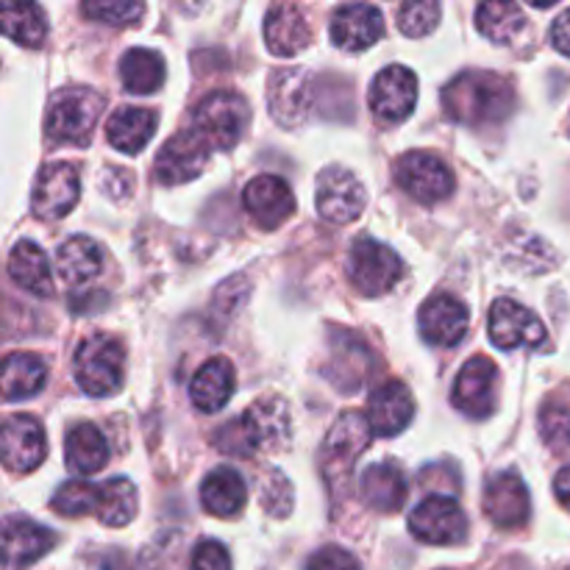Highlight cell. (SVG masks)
<instances>
[{
  "instance_id": "8fae6325",
  "label": "cell",
  "mask_w": 570,
  "mask_h": 570,
  "mask_svg": "<svg viewBox=\"0 0 570 570\" xmlns=\"http://www.w3.org/2000/svg\"><path fill=\"white\" fill-rule=\"evenodd\" d=\"M267 109L282 128L304 126L312 111V78L301 67H282L267 83Z\"/></svg>"
},
{
  "instance_id": "836d02e7",
  "label": "cell",
  "mask_w": 570,
  "mask_h": 570,
  "mask_svg": "<svg viewBox=\"0 0 570 570\" xmlns=\"http://www.w3.org/2000/svg\"><path fill=\"white\" fill-rule=\"evenodd\" d=\"M476 28L493 42L507 45L515 42L521 31L527 28V14L518 3H507V0H490L476 9Z\"/></svg>"
},
{
  "instance_id": "d4e9b609",
  "label": "cell",
  "mask_w": 570,
  "mask_h": 570,
  "mask_svg": "<svg viewBox=\"0 0 570 570\" xmlns=\"http://www.w3.org/2000/svg\"><path fill=\"white\" fill-rule=\"evenodd\" d=\"M234 387H237L234 365L223 356H215L195 373L193 384H189V395H193V404L200 412L212 415V412H220L232 401Z\"/></svg>"
},
{
  "instance_id": "9a60e30c",
  "label": "cell",
  "mask_w": 570,
  "mask_h": 570,
  "mask_svg": "<svg viewBox=\"0 0 570 570\" xmlns=\"http://www.w3.org/2000/svg\"><path fill=\"white\" fill-rule=\"evenodd\" d=\"M495 393H499V367L488 356H473L460 371L451 399L456 410L482 421L495 412Z\"/></svg>"
},
{
  "instance_id": "b9f144b4",
  "label": "cell",
  "mask_w": 570,
  "mask_h": 570,
  "mask_svg": "<svg viewBox=\"0 0 570 570\" xmlns=\"http://www.w3.org/2000/svg\"><path fill=\"white\" fill-rule=\"evenodd\" d=\"M306 570H362L356 557L351 551L340 549V546H326V549L317 551L309 560Z\"/></svg>"
},
{
  "instance_id": "3957f363",
  "label": "cell",
  "mask_w": 570,
  "mask_h": 570,
  "mask_svg": "<svg viewBox=\"0 0 570 570\" xmlns=\"http://www.w3.org/2000/svg\"><path fill=\"white\" fill-rule=\"evenodd\" d=\"M104 106V95H98L95 89H61L48 106L45 131L56 142L87 145Z\"/></svg>"
},
{
  "instance_id": "ba28073f",
  "label": "cell",
  "mask_w": 570,
  "mask_h": 570,
  "mask_svg": "<svg viewBox=\"0 0 570 570\" xmlns=\"http://www.w3.org/2000/svg\"><path fill=\"white\" fill-rule=\"evenodd\" d=\"M317 212L334 226H348L365 212L367 193L360 178L345 167H326L315 187Z\"/></svg>"
},
{
  "instance_id": "d6a6232c",
  "label": "cell",
  "mask_w": 570,
  "mask_h": 570,
  "mask_svg": "<svg viewBox=\"0 0 570 570\" xmlns=\"http://www.w3.org/2000/svg\"><path fill=\"white\" fill-rule=\"evenodd\" d=\"M48 367L37 354H11L3 365V399L22 401L37 395L45 387Z\"/></svg>"
},
{
  "instance_id": "603a6c76",
  "label": "cell",
  "mask_w": 570,
  "mask_h": 570,
  "mask_svg": "<svg viewBox=\"0 0 570 570\" xmlns=\"http://www.w3.org/2000/svg\"><path fill=\"white\" fill-rule=\"evenodd\" d=\"M265 39L273 56L289 59V56H298L309 48L312 28L298 6L278 3L265 17Z\"/></svg>"
},
{
  "instance_id": "8992f818",
  "label": "cell",
  "mask_w": 570,
  "mask_h": 570,
  "mask_svg": "<svg viewBox=\"0 0 570 570\" xmlns=\"http://www.w3.org/2000/svg\"><path fill=\"white\" fill-rule=\"evenodd\" d=\"M395 181L421 204H438L454 193V173L432 150H410L395 161Z\"/></svg>"
},
{
  "instance_id": "7bdbcfd3",
  "label": "cell",
  "mask_w": 570,
  "mask_h": 570,
  "mask_svg": "<svg viewBox=\"0 0 570 570\" xmlns=\"http://www.w3.org/2000/svg\"><path fill=\"white\" fill-rule=\"evenodd\" d=\"M193 570H232V557L223 549V543H217V540H204V543L195 549Z\"/></svg>"
},
{
  "instance_id": "52a82bcc",
  "label": "cell",
  "mask_w": 570,
  "mask_h": 570,
  "mask_svg": "<svg viewBox=\"0 0 570 570\" xmlns=\"http://www.w3.org/2000/svg\"><path fill=\"white\" fill-rule=\"evenodd\" d=\"M401 273H404L401 256L390 245L365 237L351 248L348 276L362 295L387 293L399 284Z\"/></svg>"
},
{
  "instance_id": "277c9868",
  "label": "cell",
  "mask_w": 570,
  "mask_h": 570,
  "mask_svg": "<svg viewBox=\"0 0 570 570\" xmlns=\"http://www.w3.org/2000/svg\"><path fill=\"white\" fill-rule=\"evenodd\" d=\"M248 104L237 92H212L195 109V131L212 150H232L248 128Z\"/></svg>"
},
{
  "instance_id": "f35d334b",
  "label": "cell",
  "mask_w": 570,
  "mask_h": 570,
  "mask_svg": "<svg viewBox=\"0 0 570 570\" xmlns=\"http://www.w3.org/2000/svg\"><path fill=\"white\" fill-rule=\"evenodd\" d=\"M145 11L142 3H128V0H100V3H83V14L89 20L109 22V26H131L134 20H139Z\"/></svg>"
},
{
  "instance_id": "d6986e66",
  "label": "cell",
  "mask_w": 570,
  "mask_h": 570,
  "mask_svg": "<svg viewBox=\"0 0 570 570\" xmlns=\"http://www.w3.org/2000/svg\"><path fill=\"white\" fill-rule=\"evenodd\" d=\"M532 510L529 501V490L518 473H495L484 490V512L490 521L501 529H515L523 527Z\"/></svg>"
},
{
  "instance_id": "f1b7e54d",
  "label": "cell",
  "mask_w": 570,
  "mask_h": 570,
  "mask_svg": "<svg viewBox=\"0 0 570 570\" xmlns=\"http://www.w3.org/2000/svg\"><path fill=\"white\" fill-rule=\"evenodd\" d=\"M360 495L371 510L399 512L406 501V482L401 468L395 465H371L360 479Z\"/></svg>"
},
{
  "instance_id": "4316f807",
  "label": "cell",
  "mask_w": 570,
  "mask_h": 570,
  "mask_svg": "<svg viewBox=\"0 0 570 570\" xmlns=\"http://www.w3.org/2000/svg\"><path fill=\"white\" fill-rule=\"evenodd\" d=\"M65 460L78 476L104 471L109 462V443L95 423H76L65 438Z\"/></svg>"
},
{
  "instance_id": "4dcf8cb0",
  "label": "cell",
  "mask_w": 570,
  "mask_h": 570,
  "mask_svg": "<svg viewBox=\"0 0 570 570\" xmlns=\"http://www.w3.org/2000/svg\"><path fill=\"white\" fill-rule=\"evenodd\" d=\"M104 267V254L89 237H70L56 250V271L70 287L92 282Z\"/></svg>"
},
{
  "instance_id": "ee69618b",
  "label": "cell",
  "mask_w": 570,
  "mask_h": 570,
  "mask_svg": "<svg viewBox=\"0 0 570 570\" xmlns=\"http://www.w3.org/2000/svg\"><path fill=\"white\" fill-rule=\"evenodd\" d=\"M551 42H554L560 53L570 56V9L562 11L554 20V26H551Z\"/></svg>"
},
{
  "instance_id": "d590c367",
  "label": "cell",
  "mask_w": 570,
  "mask_h": 570,
  "mask_svg": "<svg viewBox=\"0 0 570 570\" xmlns=\"http://www.w3.org/2000/svg\"><path fill=\"white\" fill-rule=\"evenodd\" d=\"M137 515V490L128 479H111L100 488L98 521L104 527H128Z\"/></svg>"
},
{
  "instance_id": "484cf974",
  "label": "cell",
  "mask_w": 570,
  "mask_h": 570,
  "mask_svg": "<svg viewBox=\"0 0 570 570\" xmlns=\"http://www.w3.org/2000/svg\"><path fill=\"white\" fill-rule=\"evenodd\" d=\"M156 122H159V117L150 109H142V106H120L109 117L106 137H109L111 148L120 150V154H139L154 139Z\"/></svg>"
},
{
  "instance_id": "5b68a950",
  "label": "cell",
  "mask_w": 570,
  "mask_h": 570,
  "mask_svg": "<svg viewBox=\"0 0 570 570\" xmlns=\"http://www.w3.org/2000/svg\"><path fill=\"white\" fill-rule=\"evenodd\" d=\"M371 438L373 429L367 423V415H362V412H343L337 417V423L326 434V443L321 449V468L328 484H340L343 479L351 476L354 462L367 449Z\"/></svg>"
},
{
  "instance_id": "8d00e7d4",
  "label": "cell",
  "mask_w": 570,
  "mask_h": 570,
  "mask_svg": "<svg viewBox=\"0 0 570 570\" xmlns=\"http://www.w3.org/2000/svg\"><path fill=\"white\" fill-rule=\"evenodd\" d=\"M50 507H53L59 515H70V518L89 515V512H95V515H98L100 488L92 482H83V479L67 482L56 490V495L50 499Z\"/></svg>"
},
{
  "instance_id": "e575fe53",
  "label": "cell",
  "mask_w": 570,
  "mask_h": 570,
  "mask_svg": "<svg viewBox=\"0 0 570 570\" xmlns=\"http://www.w3.org/2000/svg\"><path fill=\"white\" fill-rule=\"evenodd\" d=\"M0 28L9 39L26 48H39L48 37V20H45L42 6L22 3V6H6L0 11Z\"/></svg>"
},
{
  "instance_id": "cb8c5ba5",
  "label": "cell",
  "mask_w": 570,
  "mask_h": 570,
  "mask_svg": "<svg viewBox=\"0 0 570 570\" xmlns=\"http://www.w3.org/2000/svg\"><path fill=\"white\" fill-rule=\"evenodd\" d=\"M56 538L50 529L28 521L22 515H9L3 523V557L9 568H26L53 549Z\"/></svg>"
},
{
  "instance_id": "ac0fdd59",
  "label": "cell",
  "mask_w": 570,
  "mask_h": 570,
  "mask_svg": "<svg viewBox=\"0 0 570 570\" xmlns=\"http://www.w3.org/2000/svg\"><path fill=\"white\" fill-rule=\"evenodd\" d=\"M245 440H248L250 451L256 449H282L289 440V410L278 395L271 399H259L248 406V412L239 421Z\"/></svg>"
},
{
  "instance_id": "7a4b0ae2",
  "label": "cell",
  "mask_w": 570,
  "mask_h": 570,
  "mask_svg": "<svg viewBox=\"0 0 570 570\" xmlns=\"http://www.w3.org/2000/svg\"><path fill=\"white\" fill-rule=\"evenodd\" d=\"M72 376L78 387L92 399H109L120 393L126 379V348L120 340L104 332L89 334L72 356Z\"/></svg>"
},
{
  "instance_id": "ab89813d",
  "label": "cell",
  "mask_w": 570,
  "mask_h": 570,
  "mask_svg": "<svg viewBox=\"0 0 570 570\" xmlns=\"http://www.w3.org/2000/svg\"><path fill=\"white\" fill-rule=\"evenodd\" d=\"M540 434L551 449H570V410L546 406L540 412Z\"/></svg>"
},
{
  "instance_id": "6da1fadb",
  "label": "cell",
  "mask_w": 570,
  "mask_h": 570,
  "mask_svg": "<svg viewBox=\"0 0 570 570\" xmlns=\"http://www.w3.org/2000/svg\"><path fill=\"white\" fill-rule=\"evenodd\" d=\"M445 111L451 120L465 126H484L507 117L515 104L512 87L495 72L468 70L456 76L443 92Z\"/></svg>"
},
{
  "instance_id": "2e32d148",
  "label": "cell",
  "mask_w": 570,
  "mask_h": 570,
  "mask_svg": "<svg viewBox=\"0 0 570 570\" xmlns=\"http://www.w3.org/2000/svg\"><path fill=\"white\" fill-rule=\"evenodd\" d=\"M384 37V17L371 3H345L332 17V42L340 50H367Z\"/></svg>"
},
{
  "instance_id": "ffe728a7",
  "label": "cell",
  "mask_w": 570,
  "mask_h": 570,
  "mask_svg": "<svg viewBox=\"0 0 570 570\" xmlns=\"http://www.w3.org/2000/svg\"><path fill=\"white\" fill-rule=\"evenodd\" d=\"M45 432L31 415H11L3 423V465L14 473H28L42 465Z\"/></svg>"
},
{
  "instance_id": "7c38bea8",
  "label": "cell",
  "mask_w": 570,
  "mask_h": 570,
  "mask_svg": "<svg viewBox=\"0 0 570 570\" xmlns=\"http://www.w3.org/2000/svg\"><path fill=\"white\" fill-rule=\"evenodd\" d=\"M490 340L495 348H540L546 343V326L532 309L512 298H499L490 309Z\"/></svg>"
},
{
  "instance_id": "60d3db41",
  "label": "cell",
  "mask_w": 570,
  "mask_h": 570,
  "mask_svg": "<svg viewBox=\"0 0 570 570\" xmlns=\"http://www.w3.org/2000/svg\"><path fill=\"white\" fill-rule=\"evenodd\" d=\"M276 495H282L284 501H293V488H289V482L282 473L271 471L259 479V504L262 510H267L271 515H278Z\"/></svg>"
},
{
  "instance_id": "1f68e13d",
  "label": "cell",
  "mask_w": 570,
  "mask_h": 570,
  "mask_svg": "<svg viewBox=\"0 0 570 570\" xmlns=\"http://www.w3.org/2000/svg\"><path fill=\"white\" fill-rule=\"evenodd\" d=\"M165 59L150 48H134L120 59V81L126 92L150 95L165 83Z\"/></svg>"
},
{
  "instance_id": "f6af8a7d",
  "label": "cell",
  "mask_w": 570,
  "mask_h": 570,
  "mask_svg": "<svg viewBox=\"0 0 570 570\" xmlns=\"http://www.w3.org/2000/svg\"><path fill=\"white\" fill-rule=\"evenodd\" d=\"M554 490H557V499L562 501V507L570 510V465L560 471V476H557L554 482Z\"/></svg>"
},
{
  "instance_id": "74e56055",
  "label": "cell",
  "mask_w": 570,
  "mask_h": 570,
  "mask_svg": "<svg viewBox=\"0 0 570 570\" xmlns=\"http://www.w3.org/2000/svg\"><path fill=\"white\" fill-rule=\"evenodd\" d=\"M440 14H443L440 3H432V0H410V3H404L399 9L401 33H406L412 39L426 37V33H432L438 28Z\"/></svg>"
},
{
  "instance_id": "f546056e",
  "label": "cell",
  "mask_w": 570,
  "mask_h": 570,
  "mask_svg": "<svg viewBox=\"0 0 570 570\" xmlns=\"http://www.w3.org/2000/svg\"><path fill=\"white\" fill-rule=\"evenodd\" d=\"M245 499H248L245 479L234 468H217L200 484V504L217 518H234L243 512Z\"/></svg>"
},
{
  "instance_id": "30bf717a",
  "label": "cell",
  "mask_w": 570,
  "mask_h": 570,
  "mask_svg": "<svg viewBox=\"0 0 570 570\" xmlns=\"http://www.w3.org/2000/svg\"><path fill=\"white\" fill-rule=\"evenodd\" d=\"M81 195V181H78L76 167L67 161H50L39 170L37 184L31 193V212L45 223L61 220L70 215Z\"/></svg>"
},
{
  "instance_id": "9c48e42d",
  "label": "cell",
  "mask_w": 570,
  "mask_h": 570,
  "mask_svg": "<svg viewBox=\"0 0 570 570\" xmlns=\"http://www.w3.org/2000/svg\"><path fill=\"white\" fill-rule=\"evenodd\" d=\"M410 532L426 546H456L468 538V518L449 495H429L412 510Z\"/></svg>"
},
{
  "instance_id": "5bb4252c",
  "label": "cell",
  "mask_w": 570,
  "mask_h": 570,
  "mask_svg": "<svg viewBox=\"0 0 570 570\" xmlns=\"http://www.w3.org/2000/svg\"><path fill=\"white\" fill-rule=\"evenodd\" d=\"M367 104H371V111L382 122L406 120L417 104V76L410 67H387V70L373 78Z\"/></svg>"
},
{
  "instance_id": "4fadbf2b",
  "label": "cell",
  "mask_w": 570,
  "mask_h": 570,
  "mask_svg": "<svg viewBox=\"0 0 570 570\" xmlns=\"http://www.w3.org/2000/svg\"><path fill=\"white\" fill-rule=\"evenodd\" d=\"M209 145L198 131H178L161 145L156 156V178L167 187L198 178L209 165Z\"/></svg>"
},
{
  "instance_id": "7402d4cb",
  "label": "cell",
  "mask_w": 570,
  "mask_h": 570,
  "mask_svg": "<svg viewBox=\"0 0 570 570\" xmlns=\"http://www.w3.org/2000/svg\"><path fill=\"white\" fill-rule=\"evenodd\" d=\"M468 323L465 304L449 293L432 295L421 309V332L432 345H456L468 334Z\"/></svg>"
},
{
  "instance_id": "83f0119b",
  "label": "cell",
  "mask_w": 570,
  "mask_h": 570,
  "mask_svg": "<svg viewBox=\"0 0 570 570\" xmlns=\"http://www.w3.org/2000/svg\"><path fill=\"white\" fill-rule=\"evenodd\" d=\"M9 276L17 287L39 295V298L53 295V276H50L48 256L31 239L17 243L14 250L9 254Z\"/></svg>"
},
{
  "instance_id": "e0dca14e",
  "label": "cell",
  "mask_w": 570,
  "mask_h": 570,
  "mask_svg": "<svg viewBox=\"0 0 570 570\" xmlns=\"http://www.w3.org/2000/svg\"><path fill=\"white\" fill-rule=\"evenodd\" d=\"M243 204L245 212L265 228H278L295 212L293 189L278 176H256L254 181L245 184Z\"/></svg>"
},
{
  "instance_id": "44dd1931",
  "label": "cell",
  "mask_w": 570,
  "mask_h": 570,
  "mask_svg": "<svg viewBox=\"0 0 570 570\" xmlns=\"http://www.w3.org/2000/svg\"><path fill=\"white\" fill-rule=\"evenodd\" d=\"M415 415V399L401 382H387L367 401V423L379 438H395L410 426Z\"/></svg>"
}]
</instances>
